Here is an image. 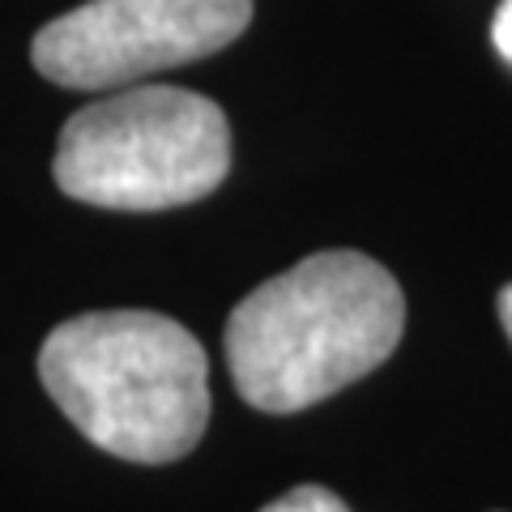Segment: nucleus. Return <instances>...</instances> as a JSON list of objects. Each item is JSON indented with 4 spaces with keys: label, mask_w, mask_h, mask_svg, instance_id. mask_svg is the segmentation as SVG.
I'll return each mask as SVG.
<instances>
[{
    "label": "nucleus",
    "mask_w": 512,
    "mask_h": 512,
    "mask_svg": "<svg viewBox=\"0 0 512 512\" xmlns=\"http://www.w3.org/2000/svg\"><path fill=\"white\" fill-rule=\"evenodd\" d=\"M406 329L397 278L363 252H316L261 282L227 320V367L239 397L295 414L376 372Z\"/></svg>",
    "instance_id": "nucleus-1"
},
{
    "label": "nucleus",
    "mask_w": 512,
    "mask_h": 512,
    "mask_svg": "<svg viewBox=\"0 0 512 512\" xmlns=\"http://www.w3.org/2000/svg\"><path fill=\"white\" fill-rule=\"evenodd\" d=\"M39 376L64 419L124 461H180L210 423V359L163 312L69 316L47 333Z\"/></svg>",
    "instance_id": "nucleus-2"
},
{
    "label": "nucleus",
    "mask_w": 512,
    "mask_h": 512,
    "mask_svg": "<svg viewBox=\"0 0 512 512\" xmlns=\"http://www.w3.org/2000/svg\"><path fill=\"white\" fill-rule=\"evenodd\" d=\"M231 124L205 94L120 86L60 128L52 175L64 197L99 210H175L227 180Z\"/></svg>",
    "instance_id": "nucleus-3"
},
{
    "label": "nucleus",
    "mask_w": 512,
    "mask_h": 512,
    "mask_svg": "<svg viewBox=\"0 0 512 512\" xmlns=\"http://www.w3.org/2000/svg\"><path fill=\"white\" fill-rule=\"evenodd\" d=\"M252 22V0H86L47 22L30 60L64 90H120L205 60Z\"/></svg>",
    "instance_id": "nucleus-4"
},
{
    "label": "nucleus",
    "mask_w": 512,
    "mask_h": 512,
    "mask_svg": "<svg viewBox=\"0 0 512 512\" xmlns=\"http://www.w3.org/2000/svg\"><path fill=\"white\" fill-rule=\"evenodd\" d=\"M261 512H350L338 495H333L329 487H295V491H286L282 500L274 504H265Z\"/></svg>",
    "instance_id": "nucleus-5"
},
{
    "label": "nucleus",
    "mask_w": 512,
    "mask_h": 512,
    "mask_svg": "<svg viewBox=\"0 0 512 512\" xmlns=\"http://www.w3.org/2000/svg\"><path fill=\"white\" fill-rule=\"evenodd\" d=\"M491 43H495V52H500V60L512 64V0H500V9H495V18H491Z\"/></svg>",
    "instance_id": "nucleus-6"
},
{
    "label": "nucleus",
    "mask_w": 512,
    "mask_h": 512,
    "mask_svg": "<svg viewBox=\"0 0 512 512\" xmlns=\"http://www.w3.org/2000/svg\"><path fill=\"white\" fill-rule=\"evenodd\" d=\"M495 308H500V325H504V333H508V342H512V282L500 291V299H495Z\"/></svg>",
    "instance_id": "nucleus-7"
}]
</instances>
